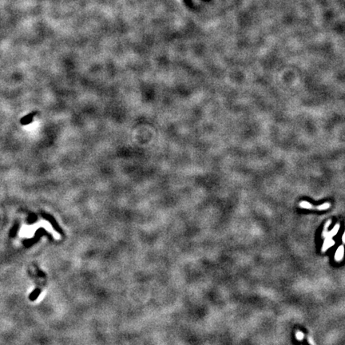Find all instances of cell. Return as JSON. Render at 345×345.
Masks as SVG:
<instances>
[{
	"label": "cell",
	"mask_w": 345,
	"mask_h": 345,
	"mask_svg": "<svg viewBox=\"0 0 345 345\" xmlns=\"http://www.w3.org/2000/svg\"><path fill=\"white\" fill-rule=\"evenodd\" d=\"M297 338H298V340H302L303 339V334L301 333V332H298L297 334Z\"/></svg>",
	"instance_id": "cell-3"
},
{
	"label": "cell",
	"mask_w": 345,
	"mask_h": 345,
	"mask_svg": "<svg viewBox=\"0 0 345 345\" xmlns=\"http://www.w3.org/2000/svg\"><path fill=\"white\" fill-rule=\"evenodd\" d=\"M330 208V204L329 203H324V204L318 206V210H324V209H328Z\"/></svg>",
	"instance_id": "cell-2"
},
{
	"label": "cell",
	"mask_w": 345,
	"mask_h": 345,
	"mask_svg": "<svg viewBox=\"0 0 345 345\" xmlns=\"http://www.w3.org/2000/svg\"><path fill=\"white\" fill-rule=\"evenodd\" d=\"M300 207L304 209H318V206L315 207V206H313L309 202H307V201H302V202L300 203Z\"/></svg>",
	"instance_id": "cell-1"
}]
</instances>
